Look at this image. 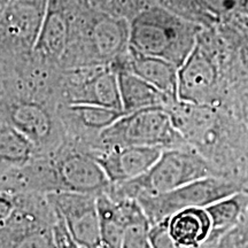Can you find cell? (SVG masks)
<instances>
[{
    "instance_id": "cell-10",
    "label": "cell",
    "mask_w": 248,
    "mask_h": 248,
    "mask_svg": "<svg viewBox=\"0 0 248 248\" xmlns=\"http://www.w3.org/2000/svg\"><path fill=\"white\" fill-rule=\"evenodd\" d=\"M232 178L210 176L188 183L167 193L137 199L151 225L187 208H206L216 201L243 190Z\"/></svg>"
},
{
    "instance_id": "cell-21",
    "label": "cell",
    "mask_w": 248,
    "mask_h": 248,
    "mask_svg": "<svg viewBox=\"0 0 248 248\" xmlns=\"http://www.w3.org/2000/svg\"><path fill=\"white\" fill-rule=\"evenodd\" d=\"M102 248H122L124 218L119 202L107 192L97 197Z\"/></svg>"
},
{
    "instance_id": "cell-23",
    "label": "cell",
    "mask_w": 248,
    "mask_h": 248,
    "mask_svg": "<svg viewBox=\"0 0 248 248\" xmlns=\"http://www.w3.org/2000/svg\"><path fill=\"white\" fill-rule=\"evenodd\" d=\"M80 2L86 7L125 18L129 22L146 7L144 0H80Z\"/></svg>"
},
{
    "instance_id": "cell-17",
    "label": "cell",
    "mask_w": 248,
    "mask_h": 248,
    "mask_svg": "<svg viewBox=\"0 0 248 248\" xmlns=\"http://www.w3.org/2000/svg\"><path fill=\"white\" fill-rule=\"evenodd\" d=\"M113 67V66H111ZM119 78L121 101L124 115L152 107L168 108L177 101H172L150 83L123 67H114Z\"/></svg>"
},
{
    "instance_id": "cell-20",
    "label": "cell",
    "mask_w": 248,
    "mask_h": 248,
    "mask_svg": "<svg viewBox=\"0 0 248 248\" xmlns=\"http://www.w3.org/2000/svg\"><path fill=\"white\" fill-rule=\"evenodd\" d=\"M113 199L119 202L124 218L122 248H152L150 240L151 223L140 203L130 198Z\"/></svg>"
},
{
    "instance_id": "cell-30",
    "label": "cell",
    "mask_w": 248,
    "mask_h": 248,
    "mask_svg": "<svg viewBox=\"0 0 248 248\" xmlns=\"http://www.w3.org/2000/svg\"><path fill=\"white\" fill-rule=\"evenodd\" d=\"M221 21H228V22H231L234 26H237L239 29H241L244 32H246L248 35V16H245V15H233V16L225 18V20Z\"/></svg>"
},
{
    "instance_id": "cell-3",
    "label": "cell",
    "mask_w": 248,
    "mask_h": 248,
    "mask_svg": "<svg viewBox=\"0 0 248 248\" xmlns=\"http://www.w3.org/2000/svg\"><path fill=\"white\" fill-rule=\"evenodd\" d=\"M217 24L203 28L193 51L178 68L179 101L224 107L229 94L224 69L225 45Z\"/></svg>"
},
{
    "instance_id": "cell-26",
    "label": "cell",
    "mask_w": 248,
    "mask_h": 248,
    "mask_svg": "<svg viewBox=\"0 0 248 248\" xmlns=\"http://www.w3.org/2000/svg\"><path fill=\"white\" fill-rule=\"evenodd\" d=\"M150 240L152 248H186L178 245L170 235L168 218L151 225Z\"/></svg>"
},
{
    "instance_id": "cell-27",
    "label": "cell",
    "mask_w": 248,
    "mask_h": 248,
    "mask_svg": "<svg viewBox=\"0 0 248 248\" xmlns=\"http://www.w3.org/2000/svg\"><path fill=\"white\" fill-rule=\"evenodd\" d=\"M202 1L221 21L237 13L240 9L243 0H202Z\"/></svg>"
},
{
    "instance_id": "cell-16",
    "label": "cell",
    "mask_w": 248,
    "mask_h": 248,
    "mask_svg": "<svg viewBox=\"0 0 248 248\" xmlns=\"http://www.w3.org/2000/svg\"><path fill=\"white\" fill-rule=\"evenodd\" d=\"M113 67H123L150 83L172 101H178V68L163 59L150 57L129 48L128 54Z\"/></svg>"
},
{
    "instance_id": "cell-19",
    "label": "cell",
    "mask_w": 248,
    "mask_h": 248,
    "mask_svg": "<svg viewBox=\"0 0 248 248\" xmlns=\"http://www.w3.org/2000/svg\"><path fill=\"white\" fill-rule=\"evenodd\" d=\"M206 209L212 219V232L204 245L216 246L219 239L234 229L248 214V190L243 188L228 195Z\"/></svg>"
},
{
    "instance_id": "cell-29",
    "label": "cell",
    "mask_w": 248,
    "mask_h": 248,
    "mask_svg": "<svg viewBox=\"0 0 248 248\" xmlns=\"http://www.w3.org/2000/svg\"><path fill=\"white\" fill-rule=\"evenodd\" d=\"M17 193L0 191V223L7 219L16 207Z\"/></svg>"
},
{
    "instance_id": "cell-22",
    "label": "cell",
    "mask_w": 248,
    "mask_h": 248,
    "mask_svg": "<svg viewBox=\"0 0 248 248\" xmlns=\"http://www.w3.org/2000/svg\"><path fill=\"white\" fill-rule=\"evenodd\" d=\"M162 5L179 16L203 28L214 27L219 22V18L202 0H162Z\"/></svg>"
},
{
    "instance_id": "cell-12",
    "label": "cell",
    "mask_w": 248,
    "mask_h": 248,
    "mask_svg": "<svg viewBox=\"0 0 248 248\" xmlns=\"http://www.w3.org/2000/svg\"><path fill=\"white\" fill-rule=\"evenodd\" d=\"M79 4L80 0H48L38 40L31 57L33 60L60 70Z\"/></svg>"
},
{
    "instance_id": "cell-34",
    "label": "cell",
    "mask_w": 248,
    "mask_h": 248,
    "mask_svg": "<svg viewBox=\"0 0 248 248\" xmlns=\"http://www.w3.org/2000/svg\"><path fill=\"white\" fill-rule=\"evenodd\" d=\"M4 78H5V70L0 67V89H1L2 86V80H4Z\"/></svg>"
},
{
    "instance_id": "cell-25",
    "label": "cell",
    "mask_w": 248,
    "mask_h": 248,
    "mask_svg": "<svg viewBox=\"0 0 248 248\" xmlns=\"http://www.w3.org/2000/svg\"><path fill=\"white\" fill-rule=\"evenodd\" d=\"M218 248H248V214L234 229L216 244Z\"/></svg>"
},
{
    "instance_id": "cell-18",
    "label": "cell",
    "mask_w": 248,
    "mask_h": 248,
    "mask_svg": "<svg viewBox=\"0 0 248 248\" xmlns=\"http://www.w3.org/2000/svg\"><path fill=\"white\" fill-rule=\"evenodd\" d=\"M170 235L186 248H200L212 232V219L206 208H187L168 218Z\"/></svg>"
},
{
    "instance_id": "cell-15",
    "label": "cell",
    "mask_w": 248,
    "mask_h": 248,
    "mask_svg": "<svg viewBox=\"0 0 248 248\" xmlns=\"http://www.w3.org/2000/svg\"><path fill=\"white\" fill-rule=\"evenodd\" d=\"M164 150L159 147L124 146L90 152L99 163L110 185L138 178L156 162Z\"/></svg>"
},
{
    "instance_id": "cell-4",
    "label": "cell",
    "mask_w": 248,
    "mask_h": 248,
    "mask_svg": "<svg viewBox=\"0 0 248 248\" xmlns=\"http://www.w3.org/2000/svg\"><path fill=\"white\" fill-rule=\"evenodd\" d=\"M202 29L162 5L146 6L130 22V47L179 68L193 51Z\"/></svg>"
},
{
    "instance_id": "cell-32",
    "label": "cell",
    "mask_w": 248,
    "mask_h": 248,
    "mask_svg": "<svg viewBox=\"0 0 248 248\" xmlns=\"http://www.w3.org/2000/svg\"><path fill=\"white\" fill-rule=\"evenodd\" d=\"M14 0H0V18L4 15L5 11L8 8V6Z\"/></svg>"
},
{
    "instance_id": "cell-6",
    "label": "cell",
    "mask_w": 248,
    "mask_h": 248,
    "mask_svg": "<svg viewBox=\"0 0 248 248\" xmlns=\"http://www.w3.org/2000/svg\"><path fill=\"white\" fill-rule=\"evenodd\" d=\"M0 116L26 136L42 155L54 153L67 141L58 104L48 99L4 89Z\"/></svg>"
},
{
    "instance_id": "cell-8",
    "label": "cell",
    "mask_w": 248,
    "mask_h": 248,
    "mask_svg": "<svg viewBox=\"0 0 248 248\" xmlns=\"http://www.w3.org/2000/svg\"><path fill=\"white\" fill-rule=\"evenodd\" d=\"M54 223L46 194L17 193L14 212L0 223V248H57Z\"/></svg>"
},
{
    "instance_id": "cell-7",
    "label": "cell",
    "mask_w": 248,
    "mask_h": 248,
    "mask_svg": "<svg viewBox=\"0 0 248 248\" xmlns=\"http://www.w3.org/2000/svg\"><path fill=\"white\" fill-rule=\"evenodd\" d=\"M124 146L159 147L162 150L187 147L166 107H152L121 116L99 136L95 150Z\"/></svg>"
},
{
    "instance_id": "cell-5",
    "label": "cell",
    "mask_w": 248,
    "mask_h": 248,
    "mask_svg": "<svg viewBox=\"0 0 248 248\" xmlns=\"http://www.w3.org/2000/svg\"><path fill=\"white\" fill-rule=\"evenodd\" d=\"M218 176L210 164L190 146L164 150L153 166L138 178L110 185L108 194L115 199H139L167 193L188 183Z\"/></svg>"
},
{
    "instance_id": "cell-31",
    "label": "cell",
    "mask_w": 248,
    "mask_h": 248,
    "mask_svg": "<svg viewBox=\"0 0 248 248\" xmlns=\"http://www.w3.org/2000/svg\"><path fill=\"white\" fill-rule=\"evenodd\" d=\"M239 183H240L241 185H243L244 188H246V190H248V161H247L246 166H245L244 170L240 173Z\"/></svg>"
},
{
    "instance_id": "cell-9",
    "label": "cell",
    "mask_w": 248,
    "mask_h": 248,
    "mask_svg": "<svg viewBox=\"0 0 248 248\" xmlns=\"http://www.w3.org/2000/svg\"><path fill=\"white\" fill-rule=\"evenodd\" d=\"M48 0H14L0 18V67L22 66L32 57Z\"/></svg>"
},
{
    "instance_id": "cell-33",
    "label": "cell",
    "mask_w": 248,
    "mask_h": 248,
    "mask_svg": "<svg viewBox=\"0 0 248 248\" xmlns=\"http://www.w3.org/2000/svg\"><path fill=\"white\" fill-rule=\"evenodd\" d=\"M146 6H156L162 5V0H144ZM163 6V5H162Z\"/></svg>"
},
{
    "instance_id": "cell-35",
    "label": "cell",
    "mask_w": 248,
    "mask_h": 248,
    "mask_svg": "<svg viewBox=\"0 0 248 248\" xmlns=\"http://www.w3.org/2000/svg\"><path fill=\"white\" fill-rule=\"evenodd\" d=\"M200 248H218L216 246H208V245H203V246H201Z\"/></svg>"
},
{
    "instance_id": "cell-14",
    "label": "cell",
    "mask_w": 248,
    "mask_h": 248,
    "mask_svg": "<svg viewBox=\"0 0 248 248\" xmlns=\"http://www.w3.org/2000/svg\"><path fill=\"white\" fill-rule=\"evenodd\" d=\"M58 113L67 140L86 152L94 146L105 130L124 115L111 108L84 104H59Z\"/></svg>"
},
{
    "instance_id": "cell-24",
    "label": "cell",
    "mask_w": 248,
    "mask_h": 248,
    "mask_svg": "<svg viewBox=\"0 0 248 248\" xmlns=\"http://www.w3.org/2000/svg\"><path fill=\"white\" fill-rule=\"evenodd\" d=\"M224 108L230 110L248 130V83L232 90L226 99Z\"/></svg>"
},
{
    "instance_id": "cell-2",
    "label": "cell",
    "mask_w": 248,
    "mask_h": 248,
    "mask_svg": "<svg viewBox=\"0 0 248 248\" xmlns=\"http://www.w3.org/2000/svg\"><path fill=\"white\" fill-rule=\"evenodd\" d=\"M130 48V22L80 2L73 21L70 43L60 63L61 71L114 66Z\"/></svg>"
},
{
    "instance_id": "cell-13",
    "label": "cell",
    "mask_w": 248,
    "mask_h": 248,
    "mask_svg": "<svg viewBox=\"0 0 248 248\" xmlns=\"http://www.w3.org/2000/svg\"><path fill=\"white\" fill-rule=\"evenodd\" d=\"M74 240L85 248H102L97 197L94 194L59 193L46 194Z\"/></svg>"
},
{
    "instance_id": "cell-1",
    "label": "cell",
    "mask_w": 248,
    "mask_h": 248,
    "mask_svg": "<svg viewBox=\"0 0 248 248\" xmlns=\"http://www.w3.org/2000/svg\"><path fill=\"white\" fill-rule=\"evenodd\" d=\"M186 144L221 177L239 182L248 161V130L224 107L177 101L168 107Z\"/></svg>"
},
{
    "instance_id": "cell-28",
    "label": "cell",
    "mask_w": 248,
    "mask_h": 248,
    "mask_svg": "<svg viewBox=\"0 0 248 248\" xmlns=\"http://www.w3.org/2000/svg\"><path fill=\"white\" fill-rule=\"evenodd\" d=\"M55 212V210H54ZM54 237L57 248H85L82 245L76 243L68 231L66 224L61 216L55 212V223H54Z\"/></svg>"
},
{
    "instance_id": "cell-11",
    "label": "cell",
    "mask_w": 248,
    "mask_h": 248,
    "mask_svg": "<svg viewBox=\"0 0 248 248\" xmlns=\"http://www.w3.org/2000/svg\"><path fill=\"white\" fill-rule=\"evenodd\" d=\"M59 104L95 105L123 113L116 70L95 66L62 71Z\"/></svg>"
}]
</instances>
